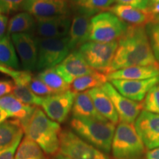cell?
Wrapping results in <instances>:
<instances>
[{"label": "cell", "instance_id": "1f68e13d", "mask_svg": "<svg viewBox=\"0 0 159 159\" xmlns=\"http://www.w3.org/2000/svg\"><path fill=\"white\" fill-rule=\"evenodd\" d=\"M146 30L152 53L159 65V23L150 24L147 26Z\"/></svg>", "mask_w": 159, "mask_h": 159}, {"label": "cell", "instance_id": "f35d334b", "mask_svg": "<svg viewBox=\"0 0 159 159\" xmlns=\"http://www.w3.org/2000/svg\"><path fill=\"white\" fill-rule=\"evenodd\" d=\"M0 71H2V72L5 73V74L10 75V76H11V77L13 79H14L19 72V71H15V70H13V69H9V68H7V67L4 66L3 65L1 64V63H0Z\"/></svg>", "mask_w": 159, "mask_h": 159}, {"label": "cell", "instance_id": "7a4b0ae2", "mask_svg": "<svg viewBox=\"0 0 159 159\" xmlns=\"http://www.w3.org/2000/svg\"><path fill=\"white\" fill-rule=\"evenodd\" d=\"M26 137L35 142L47 154H54L59 150L61 126L47 116L39 108L22 124Z\"/></svg>", "mask_w": 159, "mask_h": 159}, {"label": "cell", "instance_id": "603a6c76", "mask_svg": "<svg viewBox=\"0 0 159 159\" xmlns=\"http://www.w3.org/2000/svg\"><path fill=\"white\" fill-rule=\"evenodd\" d=\"M23 134L22 124L17 119H6L0 123V150L21 142Z\"/></svg>", "mask_w": 159, "mask_h": 159}, {"label": "cell", "instance_id": "d6a6232c", "mask_svg": "<svg viewBox=\"0 0 159 159\" xmlns=\"http://www.w3.org/2000/svg\"><path fill=\"white\" fill-rule=\"evenodd\" d=\"M28 87L30 89L33 91L35 95L41 97H46L49 95L55 94V92L49 89L44 83L41 80H40L39 77H32L28 83Z\"/></svg>", "mask_w": 159, "mask_h": 159}, {"label": "cell", "instance_id": "d590c367", "mask_svg": "<svg viewBox=\"0 0 159 159\" xmlns=\"http://www.w3.org/2000/svg\"><path fill=\"white\" fill-rule=\"evenodd\" d=\"M15 83L11 80H0V98L13 92Z\"/></svg>", "mask_w": 159, "mask_h": 159}, {"label": "cell", "instance_id": "b9f144b4", "mask_svg": "<svg viewBox=\"0 0 159 159\" xmlns=\"http://www.w3.org/2000/svg\"><path fill=\"white\" fill-rule=\"evenodd\" d=\"M7 118H9L8 114H7V113H6L3 109L0 107V123L2 122L3 121L6 120Z\"/></svg>", "mask_w": 159, "mask_h": 159}, {"label": "cell", "instance_id": "3957f363", "mask_svg": "<svg viewBox=\"0 0 159 159\" xmlns=\"http://www.w3.org/2000/svg\"><path fill=\"white\" fill-rule=\"evenodd\" d=\"M70 125L75 134L85 142L106 153L111 151L116 130L114 124L93 119L72 117Z\"/></svg>", "mask_w": 159, "mask_h": 159}, {"label": "cell", "instance_id": "5b68a950", "mask_svg": "<svg viewBox=\"0 0 159 159\" xmlns=\"http://www.w3.org/2000/svg\"><path fill=\"white\" fill-rule=\"evenodd\" d=\"M128 27V24L111 12H100L91 19L89 41L101 43L118 41Z\"/></svg>", "mask_w": 159, "mask_h": 159}, {"label": "cell", "instance_id": "4316f807", "mask_svg": "<svg viewBox=\"0 0 159 159\" xmlns=\"http://www.w3.org/2000/svg\"><path fill=\"white\" fill-rule=\"evenodd\" d=\"M0 63L13 70L19 67L16 49L9 34L0 39Z\"/></svg>", "mask_w": 159, "mask_h": 159}, {"label": "cell", "instance_id": "52a82bcc", "mask_svg": "<svg viewBox=\"0 0 159 159\" xmlns=\"http://www.w3.org/2000/svg\"><path fill=\"white\" fill-rule=\"evenodd\" d=\"M59 141L61 153L72 159H110L105 152L85 142L73 131H61Z\"/></svg>", "mask_w": 159, "mask_h": 159}, {"label": "cell", "instance_id": "e575fe53", "mask_svg": "<svg viewBox=\"0 0 159 159\" xmlns=\"http://www.w3.org/2000/svg\"><path fill=\"white\" fill-rule=\"evenodd\" d=\"M115 2L118 3V5H128L139 9L149 10L153 3V0H115Z\"/></svg>", "mask_w": 159, "mask_h": 159}, {"label": "cell", "instance_id": "9a60e30c", "mask_svg": "<svg viewBox=\"0 0 159 159\" xmlns=\"http://www.w3.org/2000/svg\"><path fill=\"white\" fill-rule=\"evenodd\" d=\"M111 83L122 96L140 102L154 85L159 83V75L146 80H113Z\"/></svg>", "mask_w": 159, "mask_h": 159}, {"label": "cell", "instance_id": "836d02e7", "mask_svg": "<svg viewBox=\"0 0 159 159\" xmlns=\"http://www.w3.org/2000/svg\"><path fill=\"white\" fill-rule=\"evenodd\" d=\"M25 0H0V13L10 14L22 9Z\"/></svg>", "mask_w": 159, "mask_h": 159}, {"label": "cell", "instance_id": "d6986e66", "mask_svg": "<svg viewBox=\"0 0 159 159\" xmlns=\"http://www.w3.org/2000/svg\"><path fill=\"white\" fill-rule=\"evenodd\" d=\"M87 91L94 102L97 112L108 122L114 125L118 123L119 121V116L114 104L110 97L102 90V88H94Z\"/></svg>", "mask_w": 159, "mask_h": 159}, {"label": "cell", "instance_id": "277c9868", "mask_svg": "<svg viewBox=\"0 0 159 159\" xmlns=\"http://www.w3.org/2000/svg\"><path fill=\"white\" fill-rule=\"evenodd\" d=\"M111 150L114 159H139L145 146L134 125L121 122L115 130Z\"/></svg>", "mask_w": 159, "mask_h": 159}, {"label": "cell", "instance_id": "9c48e42d", "mask_svg": "<svg viewBox=\"0 0 159 159\" xmlns=\"http://www.w3.org/2000/svg\"><path fill=\"white\" fill-rule=\"evenodd\" d=\"M75 96L76 94L71 90L49 95L43 98L41 106L49 119L62 123L72 109Z\"/></svg>", "mask_w": 159, "mask_h": 159}, {"label": "cell", "instance_id": "ffe728a7", "mask_svg": "<svg viewBox=\"0 0 159 159\" xmlns=\"http://www.w3.org/2000/svg\"><path fill=\"white\" fill-rule=\"evenodd\" d=\"M0 107L8 114L9 117L17 119L21 124L27 121L35 110V107L21 102L13 94L0 98Z\"/></svg>", "mask_w": 159, "mask_h": 159}, {"label": "cell", "instance_id": "ac0fdd59", "mask_svg": "<svg viewBox=\"0 0 159 159\" xmlns=\"http://www.w3.org/2000/svg\"><path fill=\"white\" fill-rule=\"evenodd\" d=\"M92 17L80 12H76L73 16L67 35L70 50L76 51L77 49L89 41L90 22Z\"/></svg>", "mask_w": 159, "mask_h": 159}, {"label": "cell", "instance_id": "f546056e", "mask_svg": "<svg viewBox=\"0 0 159 159\" xmlns=\"http://www.w3.org/2000/svg\"><path fill=\"white\" fill-rule=\"evenodd\" d=\"M21 102L29 105H41L44 97H39L32 91L27 85L15 83L14 89L12 92Z\"/></svg>", "mask_w": 159, "mask_h": 159}, {"label": "cell", "instance_id": "7c38bea8", "mask_svg": "<svg viewBox=\"0 0 159 159\" xmlns=\"http://www.w3.org/2000/svg\"><path fill=\"white\" fill-rule=\"evenodd\" d=\"M11 41L21 60L23 69L30 71L36 68L37 37L31 33H19L11 35Z\"/></svg>", "mask_w": 159, "mask_h": 159}, {"label": "cell", "instance_id": "ba28073f", "mask_svg": "<svg viewBox=\"0 0 159 159\" xmlns=\"http://www.w3.org/2000/svg\"><path fill=\"white\" fill-rule=\"evenodd\" d=\"M118 47V41L101 43L89 41L78 49L79 52L92 69L107 74Z\"/></svg>", "mask_w": 159, "mask_h": 159}, {"label": "cell", "instance_id": "7bdbcfd3", "mask_svg": "<svg viewBox=\"0 0 159 159\" xmlns=\"http://www.w3.org/2000/svg\"><path fill=\"white\" fill-rule=\"evenodd\" d=\"M54 159H72V158H69V157L66 156H64V155H63L61 153H59L55 157Z\"/></svg>", "mask_w": 159, "mask_h": 159}, {"label": "cell", "instance_id": "6da1fadb", "mask_svg": "<svg viewBox=\"0 0 159 159\" xmlns=\"http://www.w3.org/2000/svg\"><path fill=\"white\" fill-rule=\"evenodd\" d=\"M137 66L159 67L151 49L146 27L128 25L125 34L118 40V47L106 75Z\"/></svg>", "mask_w": 159, "mask_h": 159}, {"label": "cell", "instance_id": "7402d4cb", "mask_svg": "<svg viewBox=\"0 0 159 159\" xmlns=\"http://www.w3.org/2000/svg\"><path fill=\"white\" fill-rule=\"evenodd\" d=\"M71 112L73 117L89 118L108 122L97 112L88 91H83L76 94Z\"/></svg>", "mask_w": 159, "mask_h": 159}, {"label": "cell", "instance_id": "f6af8a7d", "mask_svg": "<svg viewBox=\"0 0 159 159\" xmlns=\"http://www.w3.org/2000/svg\"><path fill=\"white\" fill-rule=\"evenodd\" d=\"M155 1H158V0H153V2H155Z\"/></svg>", "mask_w": 159, "mask_h": 159}, {"label": "cell", "instance_id": "cb8c5ba5", "mask_svg": "<svg viewBox=\"0 0 159 159\" xmlns=\"http://www.w3.org/2000/svg\"><path fill=\"white\" fill-rule=\"evenodd\" d=\"M107 81L108 78L106 75L97 71L91 74L77 77L69 84V90L77 94L94 88L102 87L105 83H107Z\"/></svg>", "mask_w": 159, "mask_h": 159}, {"label": "cell", "instance_id": "ee69618b", "mask_svg": "<svg viewBox=\"0 0 159 159\" xmlns=\"http://www.w3.org/2000/svg\"><path fill=\"white\" fill-rule=\"evenodd\" d=\"M156 22L159 23V15L156 16Z\"/></svg>", "mask_w": 159, "mask_h": 159}, {"label": "cell", "instance_id": "44dd1931", "mask_svg": "<svg viewBox=\"0 0 159 159\" xmlns=\"http://www.w3.org/2000/svg\"><path fill=\"white\" fill-rule=\"evenodd\" d=\"M159 75V67L158 66H137L128 67L119 70L113 71L106 75L108 80H146L152 77H157Z\"/></svg>", "mask_w": 159, "mask_h": 159}, {"label": "cell", "instance_id": "ab89813d", "mask_svg": "<svg viewBox=\"0 0 159 159\" xmlns=\"http://www.w3.org/2000/svg\"><path fill=\"white\" fill-rule=\"evenodd\" d=\"M147 159H159V148L150 150L146 155Z\"/></svg>", "mask_w": 159, "mask_h": 159}, {"label": "cell", "instance_id": "e0dca14e", "mask_svg": "<svg viewBox=\"0 0 159 159\" xmlns=\"http://www.w3.org/2000/svg\"><path fill=\"white\" fill-rule=\"evenodd\" d=\"M108 11L122 20L126 24L134 26H147L156 22V16L149 10L139 9L131 6L115 5L109 7Z\"/></svg>", "mask_w": 159, "mask_h": 159}, {"label": "cell", "instance_id": "f1b7e54d", "mask_svg": "<svg viewBox=\"0 0 159 159\" xmlns=\"http://www.w3.org/2000/svg\"><path fill=\"white\" fill-rule=\"evenodd\" d=\"M14 159H47V157L36 143L25 136L18 147Z\"/></svg>", "mask_w": 159, "mask_h": 159}, {"label": "cell", "instance_id": "d4e9b609", "mask_svg": "<svg viewBox=\"0 0 159 159\" xmlns=\"http://www.w3.org/2000/svg\"><path fill=\"white\" fill-rule=\"evenodd\" d=\"M36 19L27 12H21L17 13L8 21L7 26V34L10 35L19 33H35ZM34 35V34H33Z\"/></svg>", "mask_w": 159, "mask_h": 159}, {"label": "cell", "instance_id": "8fae6325", "mask_svg": "<svg viewBox=\"0 0 159 159\" xmlns=\"http://www.w3.org/2000/svg\"><path fill=\"white\" fill-rule=\"evenodd\" d=\"M69 0H25L22 10L35 19L69 16Z\"/></svg>", "mask_w": 159, "mask_h": 159}, {"label": "cell", "instance_id": "4fadbf2b", "mask_svg": "<svg viewBox=\"0 0 159 159\" xmlns=\"http://www.w3.org/2000/svg\"><path fill=\"white\" fill-rule=\"evenodd\" d=\"M134 127L147 148H159V114L143 110L135 121Z\"/></svg>", "mask_w": 159, "mask_h": 159}, {"label": "cell", "instance_id": "2e32d148", "mask_svg": "<svg viewBox=\"0 0 159 159\" xmlns=\"http://www.w3.org/2000/svg\"><path fill=\"white\" fill-rule=\"evenodd\" d=\"M36 19L35 33L38 38L54 39L64 38L68 35L71 25L69 16Z\"/></svg>", "mask_w": 159, "mask_h": 159}, {"label": "cell", "instance_id": "8992f818", "mask_svg": "<svg viewBox=\"0 0 159 159\" xmlns=\"http://www.w3.org/2000/svg\"><path fill=\"white\" fill-rule=\"evenodd\" d=\"M38 60L36 69L45 70L53 68L70 53L68 37L45 39L38 38Z\"/></svg>", "mask_w": 159, "mask_h": 159}, {"label": "cell", "instance_id": "83f0119b", "mask_svg": "<svg viewBox=\"0 0 159 159\" xmlns=\"http://www.w3.org/2000/svg\"><path fill=\"white\" fill-rule=\"evenodd\" d=\"M37 77L54 91L55 94L69 90V84L57 73L55 67L43 70Z\"/></svg>", "mask_w": 159, "mask_h": 159}, {"label": "cell", "instance_id": "4dcf8cb0", "mask_svg": "<svg viewBox=\"0 0 159 159\" xmlns=\"http://www.w3.org/2000/svg\"><path fill=\"white\" fill-rule=\"evenodd\" d=\"M142 104L144 111L159 114V83L148 91Z\"/></svg>", "mask_w": 159, "mask_h": 159}, {"label": "cell", "instance_id": "60d3db41", "mask_svg": "<svg viewBox=\"0 0 159 159\" xmlns=\"http://www.w3.org/2000/svg\"><path fill=\"white\" fill-rule=\"evenodd\" d=\"M149 11L153 13L154 15H159V0L153 2L151 7L149 8Z\"/></svg>", "mask_w": 159, "mask_h": 159}, {"label": "cell", "instance_id": "30bf717a", "mask_svg": "<svg viewBox=\"0 0 159 159\" xmlns=\"http://www.w3.org/2000/svg\"><path fill=\"white\" fill-rule=\"evenodd\" d=\"M101 88L112 101L119 120L122 122L134 123L142 111V104L122 96L111 83L107 82Z\"/></svg>", "mask_w": 159, "mask_h": 159}, {"label": "cell", "instance_id": "8d00e7d4", "mask_svg": "<svg viewBox=\"0 0 159 159\" xmlns=\"http://www.w3.org/2000/svg\"><path fill=\"white\" fill-rule=\"evenodd\" d=\"M20 142L16 143L8 148L0 150V159H14L15 152Z\"/></svg>", "mask_w": 159, "mask_h": 159}, {"label": "cell", "instance_id": "74e56055", "mask_svg": "<svg viewBox=\"0 0 159 159\" xmlns=\"http://www.w3.org/2000/svg\"><path fill=\"white\" fill-rule=\"evenodd\" d=\"M8 21V17L7 16L0 13V39L7 34Z\"/></svg>", "mask_w": 159, "mask_h": 159}, {"label": "cell", "instance_id": "484cf974", "mask_svg": "<svg viewBox=\"0 0 159 159\" xmlns=\"http://www.w3.org/2000/svg\"><path fill=\"white\" fill-rule=\"evenodd\" d=\"M71 7L76 12L85 13L91 16L100 13V11L108 10L115 0H69Z\"/></svg>", "mask_w": 159, "mask_h": 159}, {"label": "cell", "instance_id": "5bb4252c", "mask_svg": "<svg viewBox=\"0 0 159 159\" xmlns=\"http://www.w3.org/2000/svg\"><path fill=\"white\" fill-rule=\"evenodd\" d=\"M55 68L57 73L69 84L77 77L97 71L87 63L78 50L69 53L62 62Z\"/></svg>", "mask_w": 159, "mask_h": 159}]
</instances>
